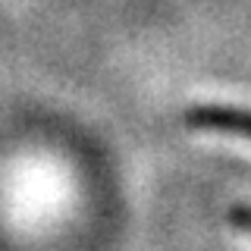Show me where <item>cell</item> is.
<instances>
[{"label":"cell","instance_id":"obj_2","mask_svg":"<svg viewBox=\"0 0 251 251\" xmlns=\"http://www.w3.org/2000/svg\"><path fill=\"white\" fill-rule=\"evenodd\" d=\"M226 220H229V226L235 232L251 235V204H232V207L226 210Z\"/></svg>","mask_w":251,"mask_h":251},{"label":"cell","instance_id":"obj_1","mask_svg":"<svg viewBox=\"0 0 251 251\" xmlns=\"http://www.w3.org/2000/svg\"><path fill=\"white\" fill-rule=\"evenodd\" d=\"M182 126L192 132H214L251 141V110L220 107V104H195L182 110Z\"/></svg>","mask_w":251,"mask_h":251}]
</instances>
